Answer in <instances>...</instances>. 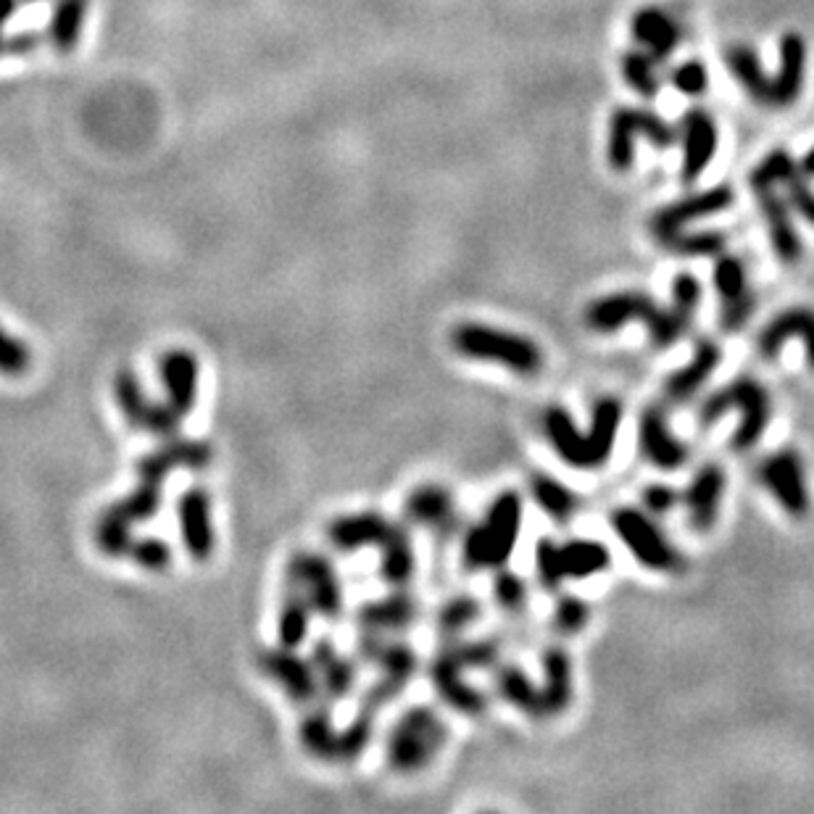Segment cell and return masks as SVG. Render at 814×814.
<instances>
[{
  "label": "cell",
  "mask_w": 814,
  "mask_h": 814,
  "mask_svg": "<svg viewBox=\"0 0 814 814\" xmlns=\"http://www.w3.org/2000/svg\"><path fill=\"white\" fill-rule=\"evenodd\" d=\"M622 414L620 399L614 395H604L593 403L591 427L583 433L564 406H549L543 412V433L551 448L564 464L572 469H601L612 459L614 443H617Z\"/></svg>",
  "instance_id": "1"
},
{
  "label": "cell",
  "mask_w": 814,
  "mask_h": 814,
  "mask_svg": "<svg viewBox=\"0 0 814 814\" xmlns=\"http://www.w3.org/2000/svg\"><path fill=\"white\" fill-rule=\"evenodd\" d=\"M631 321H641L646 327L648 340L656 351L675 346L694 321H688L673 304L662 306L643 290H620L601 296L585 306L583 325L591 332L614 335Z\"/></svg>",
  "instance_id": "2"
},
{
  "label": "cell",
  "mask_w": 814,
  "mask_h": 814,
  "mask_svg": "<svg viewBox=\"0 0 814 814\" xmlns=\"http://www.w3.org/2000/svg\"><path fill=\"white\" fill-rule=\"evenodd\" d=\"M738 412L741 422H738L733 437H730V448L736 454H746L762 441L764 430H768L772 420V399L770 390L762 385L757 378L741 374V378L730 380L728 385L711 390L704 399L699 409V425L709 427L720 422L725 414Z\"/></svg>",
  "instance_id": "3"
},
{
  "label": "cell",
  "mask_w": 814,
  "mask_h": 814,
  "mask_svg": "<svg viewBox=\"0 0 814 814\" xmlns=\"http://www.w3.org/2000/svg\"><path fill=\"white\" fill-rule=\"evenodd\" d=\"M448 340L451 348L464 359L501 364L519 378H536L546 367V353L536 340L511 330H498L483 321H462L451 330Z\"/></svg>",
  "instance_id": "4"
},
{
  "label": "cell",
  "mask_w": 814,
  "mask_h": 814,
  "mask_svg": "<svg viewBox=\"0 0 814 814\" xmlns=\"http://www.w3.org/2000/svg\"><path fill=\"white\" fill-rule=\"evenodd\" d=\"M519 530H522V498L517 490H504L485 511L483 522L464 532L462 562L469 572L498 570L509 562Z\"/></svg>",
  "instance_id": "5"
},
{
  "label": "cell",
  "mask_w": 814,
  "mask_h": 814,
  "mask_svg": "<svg viewBox=\"0 0 814 814\" xmlns=\"http://www.w3.org/2000/svg\"><path fill=\"white\" fill-rule=\"evenodd\" d=\"M448 741V725L430 707H409L388 733L390 768L403 775L425 770Z\"/></svg>",
  "instance_id": "6"
},
{
  "label": "cell",
  "mask_w": 814,
  "mask_h": 814,
  "mask_svg": "<svg viewBox=\"0 0 814 814\" xmlns=\"http://www.w3.org/2000/svg\"><path fill=\"white\" fill-rule=\"evenodd\" d=\"M359 656L369 665H378L382 673L380 680L367 690L364 701H361V709L374 711V715L406 688V683L412 680L416 667H420V659H416V654L406 643H393L378 633L361 635Z\"/></svg>",
  "instance_id": "7"
},
{
  "label": "cell",
  "mask_w": 814,
  "mask_h": 814,
  "mask_svg": "<svg viewBox=\"0 0 814 814\" xmlns=\"http://www.w3.org/2000/svg\"><path fill=\"white\" fill-rule=\"evenodd\" d=\"M612 530L625 543V549L638 559V564L654 572H680L686 567L683 553L669 543V538L662 532L646 511L633 509V506H620L609 517Z\"/></svg>",
  "instance_id": "8"
},
{
  "label": "cell",
  "mask_w": 814,
  "mask_h": 814,
  "mask_svg": "<svg viewBox=\"0 0 814 814\" xmlns=\"http://www.w3.org/2000/svg\"><path fill=\"white\" fill-rule=\"evenodd\" d=\"M287 585L309 599L314 614L325 620H338L343 614V585L338 570L317 551H298L287 562Z\"/></svg>",
  "instance_id": "9"
},
{
  "label": "cell",
  "mask_w": 814,
  "mask_h": 814,
  "mask_svg": "<svg viewBox=\"0 0 814 814\" xmlns=\"http://www.w3.org/2000/svg\"><path fill=\"white\" fill-rule=\"evenodd\" d=\"M757 480L768 488V494L775 498L785 515H791L793 519H804L810 515V485H806V469L799 451H772L759 462Z\"/></svg>",
  "instance_id": "10"
},
{
  "label": "cell",
  "mask_w": 814,
  "mask_h": 814,
  "mask_svg": "<svg viewBox=\"0 0 814 814\" xmlns=\"http://www.w3.org/2000/svg\"><path fill=\"white\" fill-rule=\"evenodd\" d=\"M114 395L119 409L125 412V420L133 427L146 430L150 435H159L167 441V437L180 435V422L182 416L175 412L169 403H159V401H150L146 395V390L140 388L138 378H135L129 369H121L114 380Z\"/></svg>",
  "instance_id": "11"
},
{
  "label": "cell",
  "mask_w": 814,
  "mask_h": 814,
  "mask_svg": "<svg viewBox=\"0 0 814 814\" xmlns=\"http://www.w3.org/2000/svg\"><path fill=\"white\" fill-rule=\"evenodd\" d=\"M715 287L720 296L722 311L720 325L722 332L736 335L746 327V321L754 314L757 298L749 287V275L738 256H720L715 264Z\"/></svg>",
  "instance_id": "12"
},
{
  "label": "cell",
  "mask_w": 814,
  "mask_h": 814,
  "mask_svg": "<svg viewBox=\"0 0 814 814\" xmlns=\"http://www.w3.org/2000/svg\"><path fill=\"white\" fill-rule=\"evenodd\" d=\"M733 198H736L733 188H728V184H717V188L680 198V201L669 203V207H662L652 219H648V232H652L656 243H662L665 237L680 232L686 224L696 222V219L720 214V211H725L733 203Z\"/></svg>",
  "instance_id": "13"
},
{
  "label": "cell",
  "mask_w": 814,
  "mask_h": 814,
  "mask_svg": "<svg viewBox=\"0 0 814 814\" xmlns=\"http://www.w3.org/2000/svg\"><path fill=\"white\" fill-rule=\"evenodd\" d=\"M430 680L437 690L443 701L448 704L451 709L462 711L467 717H480L488 709V696L480 694L477 688H472L467 680H464V667L456 656L454 646L451 641L446 646H441V652L433 656L430 662Z\"/></svg>",
  "instance_id": "14"
},
{
  "label": "cell",
  "mask_w": 814,
  "mask_h": 814,
  "mask_svg": "<svg viewBox=\"0 0 814 814\" xmlns=\"http://www.w3.org/2000/svg\"><path fill=\"white\" fill-rule=\"evenodd\" d=\"M403 517L416 528H425L435 538H451L459 530V509L448 488L435 483L416 485L403 501Z\"/></svg>",
  "instance_id": "15"
},
{
  "label": "cell",
  "mask_w": 814,
  "mask_h": 814,
  "mask_svg": "<svg viewBox=\"0 0 814 814\" xmlns=\"http://www.w3.org/2000/svg\"><path fill=\"white\" fill-rule=\"evenodd\" d=\"M258 667L264 675H269L272 680L279 683L287 696L298 704H311L319 699L321 686L317 669H314L311 659L306 662L304 656L296 654V648H266L258 654Z\"/></svg>",
  "instance_id": "16"
},
{
  "label": "cell",
  "mask_w": 814,
  "mask_h": 814,
  "mask_svg": "<svg viewBox=\"0 0 814 814\" xmlns=\"http://www.w3.org/2000/svg\"><path fill=\"white\" fill-rule=\"evenodd\" d=\"M638 448L643 459L652 462L654 467L665 472L680 469L690 456L686 443H683L680 437L673 433V427H669L667 414L662 406H646L641 412Z\"/></svg>",
  "instance_id": "17"
},
{
  "label": "cell",
  "mask_w": 814,
  "mask_h": 814,
  "mask_svg": "<svg viewBox=\"0 0 814 814\" xmlns=\"http://www.w3.org/2000/svg\"><path fill=\"white\" fill-rule=\"evenodd\" d=\"M789 340H802L806 364L814 369V309L812 306H789L775 314L757 335V353L764 361H775Z\"/></svg>",
  "instance_id": "18"
},
{
  "label": "cell",
  "mask_w": 814,
  "mask_h": 814,
  "mask_svg": "<svg viewBox=\"0 0 814 814\" xmlns=\"http://www.w3.org/2000/svg\"><path fill=\"white\" fill-rule=\"evenodd\" d=\"M677 142L683 146V182L690 184L707 172L709 161L717 154V125L711 114L704 108H690L677 129Z\"/></svg>",
  "instance_id": "19"
},
{
  "label": "cell",
  "mask_w": 814,
  "mask_h": 814,
  "mask_svg": "<svg viewBox=\"0 0 814 814\" xmlns=\"http://www.w3.org/2000/svg\"><path fill=\"white\" fill-rule=\"evenodd\" d=\"M211 464V446L201 441H182V437H167L161 448L150 451L138 464V475L142 483L161 485L172 469H207Z\"/></svg>",
  "instance_id": "20"
},
{
  "label": "cell",
  "mask_w": 814,
  "mask_h": 814,
  "mask_svg": "<svg viewBox=\"0 0 814 814\" xmlns=\"http://www.w3.org/2000/svg\"><path fill=\"white\" fill-rule=\"evenodd\" d=\"M725 477L722 464L709 462L690 477L686 496H683V504L688 509V525L696 532H709L717 525V517H720V506H722V496H725Z\"/></svg>",
  "instance_id": "21"
},
{
  "label": "cell",
  "mask_w": 814,
  "mask_h": 814,
  "mask_svg": "<svg viewBox=\"0 0 814 814\" xmlns=\"http://www.w3.org/2000/svg\"><path fill=\"white\" fill-rule=\"evenodd\" d=\"M177 517H180V532L184 549L198 562L209 559L214 553L216 532L211 522V496L203 488L184 490L177 501Z\"/></svg>",
  "instance_id": "22"
},
{
  "label": "cell",
  "mask_w": 814,
  "mask_h": 814,
  "mask_svg": "<svg viewBox=\"0 0 814 814\" xmlns=\"http://www.w3.org/2000/svg\"><path fill=\"white\" fill-rule=\"evenodd\" d=\"M633 38L648 56H654L656 64L665 61L677 51L683 43V24L677 22L675 13H669L662 6H646L633 17L631 22Z\"/></svg>",
  "instance_id": "23"
},
{
  "label": "cell",
  "mask_w": 814,
  "mask_h": 814,
  "mask_svg": "<svg viewBox=\"0 0 814 814\" xmlns=\"http://www.w3.org/2000/svg\"><path fill=\"white\" fill-rule=\"evenodd\" d=\"M416 617H420V599H414L412 593L393 591L390 596L367 601L364 606L356 612V622L364 633H378V635H390L401 633L406 627H412Z\"/></svg>",
  "instance_id": "24"
},
{
  "label": "cell",
  "mask_w": 814,
  "mask_h": 814,
  "mask_svg": "<svg viewBox=\"0 0 814 814\" xmlns=\"http://www.w3.org/2000/svg\"><path fill=\"white\" fill-rule=\"evenodd\" d=\"M722 361V348L715 343L711 338H701L699 343L694 348V356H690L688 364H683L680 369H675L673 374L665 380V399L667 403H688L690 399H696V393L704 388V382L711 378L717 367Z\"/></svg>",
  "instance_id": "25"
},
{
  "label": "cell",
  "mask_w": 814,
  "mask_h": 814,
  "mask_svg": "<svg viewBox=\"0 0 814 814\" xmlns=\"http://www.w3.org/2000/svg\"><path fill=\"white\" fill-rule=\"evenodd\" d=\"M390 528H393V522L388 517H382L380 511H359V515H343L332 519L327 525V540H330L332 549L343 553L374 549V546L380 549Z\"/></svg>",
  "instance_id": "26"
},
{
  "label": "cell",
  "mask_w": 814,
  "mask_h": 814,
  "mask_svg": "<svg viewBox=\"0 0 814 814\" xmlns=\"http://www.w3.org/2000/svg\"><path fill=\"white\" fill-rule=\"evenodd\" d=\"M759 209H762L764 224H768V235L772 243V251L783 264H799L802 262V235H799L796 224L791 219V207L785 198H780L775 190H759Z\"/></svg>",
  "instance_id": "27"
},
{
  "label": "cell",
  "mask_w": 814,
  "mask_h": 814,
  "mask_svg": "<svg viewBox=\"0 0 814 814\" xmlns=\"http://www.w3.org/2000/svg\"><path fill=\"white\" fill-rule=\"evenodd\" d=\"M806 77V43L799 32H785L780 40V66L772 80V106L789 108L799 101Z\"/></svg>",
  "instance_id": "28"
},
{
  "label": "cell",
  "mask_w": 814,
  "mask_h": 814,
  "mask_svg": "<svg viewBox=\"0 0 814 814\" xmlns=\"http://www.w3.org/2000/svg\"><path fill=\"white\" fill-rule=\"evenodd\" d=\"M161 385L167 390V403L177 414L188 416L198 399V361L190 351H169L161 359Z\"/></svg>",
  "instance_id": "29"
},
{
  "label": "cell",
  "mask_w": 814,
  "mask_h": 814,
  "mask_svg": "<svg viewBox=\"0 0 814 814\" xmlns=\"http://www.w3.org/2000/svg\"><path fill=\"white\" fill-rule=\"evenodd\" d=\"M540 667H543V683H540V696H543V717L562 715L572 704V659L562 646H549L540 654Z\"/></svg>",
  "instance_id": "30"
},
{
  "label": "cell",
  "mask_w": 814,
  "mask_h": 814,
  "mask_svg": "<svg viewBox=\"0 0 814 814\" xmlns=\"http://www.w3.org/2000/svg\"><path fill=\"white\" fill-rule=\"evenodd\" d=\"M311 665L317 669L321 694L330 701L346 699L353 690L359 669H356L353 662L346 659L330 641H317V646H314L311 652Z\"/></svg>",
  "instance_id": "31"
},
{
  "label": "cell",
  "mask_w": 814,
  "mask_h": 814,
  "mask_svg": "<svg viewBox=\"0 0 814 814\" xmlns=\"http://www.w3.org/2000/svg\"><path fill=\"white\" fill-rule=\"evenodd\" d=\"M494 688L506 704L522 711V715L536 717V720H546L543 717V696H540V686L530 680V675L517 665H496L494 673Z\"/></svg>",
  "instance_id": "32"
},
{
  "label": "cell",
  "mask_w": 814,
  "mask_h": 814,
  "mask_svg": "<svg viewBox=\"0 0 814 814\" xmlns=\"http://www.w3.org/2000/svg\"><path fill=\"white\" fill-rule=\"evenodd\" d=\"M725 64H728V70L741 82V87L749 93L754 104H772V80L764 74L762 61H759L754 47L730 45L725 51Z\"/></svg>",
  "instance_id": "33"
},
{
  "label": "cell",
  "mask_w": 814,
  "mask_h": 814,
  "mask_svg": "<svg viewBox=\"0 0 814 814\" xmlns=\"http://www.w3.org/2000/svg\"><path fill=\"white\" fill-rule=\"evenodd\" d=\"M380 553H382L380 574L385 578V583H390L393 588H403L409 583V580L414 578V570H416L414 546H412V538H409V532H406V528H403V525L393 522V528H390L388 538L382 540Z\"/></svg>",
  "instance_id": "34"
},
{
  "label": "cell",
  "mask_w": 814,
  "mask_h": 814,
  "mask_svg": "<svg viewBox=\"0 0 814 814\" xmlns=\"http://www.w3.org/2000/svg\"><path fill=\"white\" fill-rule=\"evenodd\" d=\"M559 551H562L564 578L585 580L612 567V553H609L604 543L593 538H572L559 546Z\"/></svg>",
  "instance_id": "35"
},
{
  "label": "cell",
  "mask_w": 814,
  "mask_h": 814,
  "mask_svg": "<svg viewBox=\"0 0 814 814\" xmlns=\"http://www.w3.org/2000/svg\"><path fill=\"white\" fill-rule=\"evenodd\" d=\"M635 138H638V114L633 106H622L609 121L606 156L614 172H627L635 161Z\"/></svg>",
  "instance_id": "36"
},
{
  "label": "cell",
  "mask_w": 814,
  "mask_h": 814,
  "mask_svg": "<svg viewBox=\"0 0 814 814\" xmlns=\"http://www.w3.org/2000/svg\"><path fill=\"white\" fill-rule=\"evenodd\" d=\"M530 496L540 509L549 515L553 522L567 525L570 519L578 515L580 509V496L572 488H567L564 483L553 480L551 475H532L530 477Z\"/></svg>",
  "instance_id": "37"
},
{
  "label": "cell",
  "mask_w": 814,
  "mask_h": 814,
  "mask_svg": "<svg viewBox=\"0 0 814 814\" xmlns=\"http://www.w3.org/2000/svg\"><path fill=\"white\" fill-rule=\"evenodd\" d=\"M300 743L309 754L325 759V762H343L340 757V730L335 728L330 711L325 707L314 709L300 725Z\"/></svg>",
  "instance_id": "38"
},
{
  "label": "cell",
  "mask_w": 814,
  "mask_h": 814,
  "mask_svg": "<svg viewBox=\"0 0 814 814\" xmlns=\"http://www.w3.org/2000/svg\"><path fill=\"white\" fill-rule=\"evenodd\" d=\"M87 3H91V0H59L56 9H53L47 38H51V43L59 53H70L74 51V45L80 43Z\"/></svg>",
  "instance_id": "39"
},
{
  "label": "cell",
  "mask_w": 814,
  "mask_h": 814,
  "mask_svg": "<svg viewBox=\"0 0 814 814\" xmlns=\"http://www.w3.org/2000/svg\"><path fill=\"white\" fill-rule=\"evenodd\" d=\"M161 485H154V483H142L138 488L133 490V494H127L121 501H116L108 506V509L104 511L106 517L116 519V522H125L133 528V525H140V522H148L150 517L159 511L161 506Z\"/></svg>",
  "instance_id": "40"
},
{
  "label": "cell",
  "mask_w": 814,
  "mask_h": 814,
  "mask_svg": "<svg viewBox=\"0 0 814 814\" xmlns=\"http://www.w3.org/2000/svg\"><path fill=\"white\" fill-rule=\"evenodd\" d=\"M311 614L314 609L309 604V599L300 591H296V588H290L283 601V609H279V627H277L279 646L298 648L300 643L306 641V635H309Z\"/></svg>",
  "instance_id": "41"
},
{
  "label": "cell",
  "mask_w": 814,
  "mask_h": 814,
  "mask_svg": "<svg viewBox=\"0 0 814 814\" xmlns=\"http://www.w3.org/2000/svg\"><path fill=\"white\" fill-rule=\"evenodd\" d=\"M483 614V604L469 593H459V596H451L446 604L437 609L435 614V631L443 635L446 641L459 638L469 625H475Z\"/></svg>",
  "instance_id": "42"
},
{
  "label": "cell",
  "mask_w": 814,
  "mask_h": 814,
  "mask_svg": "<svg viewBox=\"0 0 814 814\" xmlns=\"http://www.w3.org/2000/svg\"><path fill=\"white\" fill-rule=\"evenodd\" d=\"M656 66L659 64H656L654 56H648L646 51H625L620 61L622 80L646 101L656 98L662 91V77L659 72H656Z\"/></svg>",
  "instance_id": "43"
},
{
  "label": "cell",
  "mask_w": 814,
  "mask_h": 814,
  "mask_svg": "<svg viewBox=\"0 0 814 814\" xmlns=\"http://www.w3.org/2000/svg\"><path fill=\"white\" fill-rule=\"evenodd\" d=\"M662 249L675 256H720L725 249V235L717 230L704 232H675L659 243Z\"/></svg>",
  "instance_id": "44"
},
{
  "label": "cell",
  "mask_w": 814,
  "mask_h": 814,
  "mask_svg": "<svg viewBox=\"0 0 814 814\" xmlns=\"http://www.w3.org/2000/svg\"><path fill=\"white\" fill-rule=\"evenodd\" d=\"M796 172H799V163L793 161V156L789 154V150L775 148L772 154H768L762 161L757 163L754 172L749 175V184L754 193H759V190H775V184H783L791 175H796Z\"/></svg>",
  "instance_id": "45"
},
{
  "label": "cell",
  "mask_w": 814,
  "mask_h": 814,
  "mask_svg": "<svg viewBox=\"0 0 814 814\" xmlns=\"http://www.w3.org/2000/svg\"><path fill=\"white\" fill-rule=\"evenodd\" d=\"M494 601L498 609H504L506 614H522L528 609L530 601V591L525 578H519L517 572L504 570L498 567L496 578H494Z\"/></svg>",
  "instance_id": "46"
},
{
  "label": "cell",
  "mask_w": 814,
  "mask_h": 814,
  "mask_svg": "<svg viewBox=\"0 0 814 814\" xmlns=\"http://www.w3.org/2000/svg\"><path fill=\"white\" fill-rule=\"evenodd\" d=\"M456 656H459L464 669H490L498 665L501 659V641L488 635V638H475V641H451Z\"/></svg>",
  "instance_id": "47"
},
{
  "label": "cell",
  "mask_w": 814,
  "mask_h": 814,
  "mask_svg": "<svg viewBox=\"0 0 814 814\" xmlns=\"http://www.w3.org/2000/svg\"><path fill=\"white\" fill-rule=\"evenodd\" d=\"M536 574L538 585L546 591H559V585L564 583V570H562V551L559 543L549 536L538 538L536 543Z\"/></svg>",
  "instance_id": "48"
},
{
  "label": "cell",
  "mask_w": 814,
  "mask_h": 814,
  "mask_svg": "<svg viewBox=\"0 0 814 814\" xmlns=\"http://www.w3.org/2000/svg\"><path fill=\"white\" fill-rule=\"evenodd\" d=\"M588 620H591V606L583 599L572 596V593L559 596L557 606H553V631L559 635H578L585 631Z\"/></svg>",
  "instance_id": "49"
},
{
  "label": "cell",
  "mask_w": 814,
  "mask_h": 814,
  "mask_svg": "<svg viewBox=\"0 0 814 814\" xmlns=\"http://www.w3.org/2000/svg\"><path fill=\"white\" fill-rule=\"evenodd\" d=\"M95 543L106 557H129L133 551V528L125 522H116L112 517H101L98 528H95Z\"/></svg>",
  "instance_id": "50"
},
{
  "label": "cell",
  "mask_w": 814,
  "mask_h": 814,
  "mask_svg": "<svg viewBox=\"0 0 814 814\" xmlns=\"http://www.w3.org/2000/svg\"><path fill=\"white\" fill-rule=\"evenodd\" d=\"M638 114V135L648 140V146L667 150L673 148L677 142V127L669 125L665 116H659L656 112H648V108H635Z\"/></svg>",
  "instance_id": "51"
},
{
  "label": "cell",
  "mask_w": 814,
  "mask_h": 814,
  "mask_svg": "<svg viewBox=\"0 0 814 814\" xmlns=\"http://www.w3.org/2000/svg\"><path fill=\"white\" fill-rule=\"evenodd\" d=\"M32 364V353L27 348L24 340L13 338L0 327V374H9V378H19L24 374Z\"/></svg>",
  "instance_id": "52"
},
{
  "label": "cell",
  "mask_w": 814,
  "mask_h": 814,
  "mask_svg": "<svg viewBox=\"0 0 814 814\" xmlns=\"http://www.w3.org/2000/svg\"><path fill=\"white\" fill-rule=\"evenodd\" d=\"M669 82H673V87L677 93L696 98V95L707 93V87H709L707 66H704L701 61H686V64L675 66V70L669 72Z\"/></svg>",
  "instance_id": "53"
},
{
  "label": "cell",
  "mask_w": 814,
  "mask_h": 814,
  "mask_svg": "<svg viewBox=\"0 0 814 814\" xmlns=\"http://www.w3.org/2000/svg\"><path fill=\"white\" fill-rule=\"evenodd\" d=\"M673 306L688 321L696 319V314H699V306H701V283H699V277H694V275H688V272H683V275H677L673 279Z\"/></svg>",
  "instance_id": "54"
},
{
  "label": "cell",
  "mask_w": 814,
  "mask_h": 814,
  "mask_svg": "<svg viewBox=\"0 0 814 814\" xmlns=\"http://www.w3.org/2000/svg\"><path fill=\"white\" fill-rule=\"evenodd\" d=\"M129 557H133L135 562H138L140 567H146V570H150V572H161V570H167L169 564H172V549H169V543H163V540H159V538L135 540Z\"/></svg>",
  "instance_id": "55"
},
{
  "label": "cell",
  "mask_w": 814,
  "mask_h": 814,
  "mask_svg": "<svg viewBox=\"0 0 814 814\" xmlns=\"http://www.w3.org/2000/svg\"><path fill=\"white\" fill-rule=\"evenodd\" d=\"M783 184L785 195H789V207L796 211L810 228H814V190L812 184L806 182V175H802V169H799V172L791 175Z\"/></svg>",
  "instance_id": "56"
},
{
  "label": "cell",
  "mask_w": 814,
  "mask_h": 814,
  "mask_svg": "<svg viewBox=\"0 0 814 814\" xmlns=\"http://www.w3.org/2000/svg\"><path fill=\"white\" fill-rule=\"evenodd\" d=\"M641 501L648 509V515L662 517V515H669V511H673L675 506L683 501V496L677 494L675 488H669V485L656 483V485H648V488H643Z\"/></svg>",
  "instance_id": "57"
},
{
  "label": "cell",
  "mask_w": 814,
  "mask_h": 814,
  "mask_svg": "<svg viewBox=\"0 0 814 814\" xmlns=\"http://www.w3.org/2000/svg\"><path fill=\"white\" fill-rule=\"evenodd\" d=\"M40 45V35L38 32H22L9 43V47L13 53H32Z\"/></svg>",
  "instance_id": "58"
},
{
  "label": "cell",
  "mask_w": 814,
  "mask_h": 814,
  "mask_svg": "<svg viewBox=\"0 0 814 814\" xmlns=\"http://www.w3.org/2000/svg\"><path fill=\"white\" fill-rule=\"evenodd\" d=\"M13 9H17V0H0V51H3V24L9 22Z\"/></svg>",
  "instance_id": "59"
},
{
  "label": "cell",
  "mask_w": 814,
  "mask_h": 814,
  "mask_svg": "<svg viewBox=\"0 0 814 814\" xmlns=\"http://www.w3.org/2000/svg\"><path fill=\"white\" fill-rule=\"evenodd\" d=\"M799 169H802V175L806 177H814V146L806 150V156L802 161H799Z\"/></svg>",
  "instance_id": "60"
},
{
  "label": "cell",
  "mask_w": 814,
  "mask_h": 814,
  "mask_svg": "<svg viewBox=\"0 0 814 814\" xmlns=\"http://www.w3.org/2000/svg\"><path fill=\"white\" fill-rule=\"evenodd\" d=\"M27 3H35V0H27Z\"/></svg>",
  "instance_id": "61"
}]
</instances>
